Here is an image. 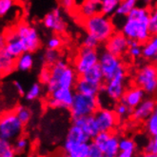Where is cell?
Wrapping results in <instances>:
<instances>
[{"label":"cell","instance_id":"obj_1","mask_svg":"<svg viewBox=\"0 0 157 157\" xmlns=\"http://www.w3.org/2000/svg\"><path fill=\"white\" fill-rule=\"evenodd\" d=\"M150 13V7L136 6L128 15L125 17L121 32L127 36L128 39L145 44L151 38V33L149 29Z\"/></svg>","mask_w":157,"mask_h":157},{"label":"cell","instance_id":"obj_2","mask_svg":"<svg viewBox=\"0 0 157 157\" xmlns=\"http://www.w3.org/2000/svg\"><path fill=\"white\" fill-rule=\"evenodd\" d=\"M80 23L87 33L94 35L100 43H105L116 32L113 19L102 13L82 19Z\"/></svg>","mask_w":157,"mask_h":157},{"label":"cell","instance_id":"obj_3","mask_svg":"<svg viewBox=\"0 0 157 157\" xmlns=\"http://www.w3.org/2000/svg\"><path fill=\"white\" fill-rule=\"evenodd\" d=\"M50 67L52 76L49 83L46 85L49 94L59 87L71 89L75 88L78 75L75 70L70 67L67 62L59 59Z\"/></svg>","mask_w":157,"mask_h":157},{"label":"cell","instance_id":"obj_4","mask_svg":"<svg viewBox=\"0 0 157 157\" xmlns=\"http://www.w3.org/2000/svg\"><path fill=\"white\" fill-rule=\"evenodd\" d=\"M100 108L101 104L98 96L86 95L75 91L69 109L71 118H75L94 114Z\"/></svg>","mask_w":157,"mask_h":157},{"label":"cell","instance_id":"obj_5","mask_svg":"<svg viewBox=\"0 0 157 157\" xmlns=\"http://www.w3.org/2000/svg\"><path fill=\"white\" fill-rule=\"evenodd\" d=\"M134 85L142 88L146 94H154L157 91V64L147 63L135 72Z\"/></svg>","mask_w":157,"mask_h":157},{"label":"cell","instance_id":"obj_6","mask_svg":"<svg viewBox=\"0 0 157 157\" xmlns=\"http://www.w3.org/2000/svg\"><path fill=\"white\" fill-rule=\"evenodd\" d=\"M24 126L15 114L14 110L2 113L0 115V138L11 142L16 140L21 136Z\"/></svg>","mask_w":157,"mask_h":157},{"label":"cell","instance_id":"obj_7","mask_svg":"<svg viewBox=\"0 0 157 157\" xmlns=\"http://www.w3.org/2000/svg\"><path fill=\"white\" fill-rule=\"evenodd\" d=\"M122 57L116 56V55L107 52L106 50L99 54V66L102 70L104 75L105 81L113 78L119 73L127 71L126 66L121 59Z\"/></svg>","mask_w":157,"mask_h":157},{"label":"cell","instance_id":"obj_8","mask_svg":"<svg viewBox=\"0 0 157 157\" xmlns=\"http://www.w3.org/2000/svg\"><path fill=\"white\" fill-rule=\"evenodd\" d=\"M99 62V53L94 49L82 47L76 53L73 61V69L78 76L83 75Z\"/></svg>","mask_w":157,"mask_h":157},{"label":"cell","instance_id":"obj_9","mask_svg":"<svg viewBox=\"0 0 157 157\" xmlns=\"http://www.w3.org/2000/svg\"><path fill=\"white\" fill-rule=\"evenodd\" d=\"M15 33L22 41L26 52H34L39 49L41 42L38 33L34 27L27 23H21L16 27Z\"/></svg>","mask_w":157,"mask_h":157},{"label":"cell","instance_id":"obj_10","mask_svg":"<svg viewBox=\"0 0 157 157\" xmlns=\"http://www.w3.org/2000/svg\"><path fill=\"white\" fill-rule=\"evenodd\" d=\"M119 137L113 132H99V133L91 139L106 157H115L119 154Z\"/></svg>","mask_w":157,"mask_h":157},{"label":"cell","instance_id":"obj_11","mask_svg":"<svg viewBox=\"0 0 157 157\" xmlns=\"http://www.w3.org/2000/svg\"><path fill=\"white\" fill-rule=\"evenodd\" d=\"M127 78V71L121 72L115 75L113 78L104 82L102 94H104L109 100L116 103L121 100L124 92L127 89L125 82Z\"/></svg>","mask_w":157,"mask_h":157},{"label":"cell","instance_id":"obj_12","mask_svg":"<svg viewBox=\"0 0 157 157\" xmlns=\"http://www.w3.org/2000/svg\"><path fill=\"white\" fill-rule=\"evenodd\" d=\"M75 92L71 88L59 87L49 94L47 105L52 109H70Z\"/></svg>","mask_w":157,"mask_h":157},{"label":"cell","instance_id":"obj_13","mask_svg":"<svg viewBox=\"0 0 157 157\" xmlns=\"http://www.w3.org/2000/svg\"><path fill=\"white\" fill-rule=\"evenodd\" d=\"M94 116L100 132H113L120 122V118L114 112V109L100 108L94 113Z\"/></svg>","mask_w":157,"mask_h":157},{"label":"cell","instance_id":"obj_14","mask_svg":"<svg viewBox=\"0 0 157 157\" xmlns=\"http://www.w3.org/2000/svg\"><path fill=\"white\" fill-rule=\"evenodd\" d=\"M130 39L122 32H114L105 42V50L116 56L123 57L127 54Z\"/></svg>","mask_w":157,"mask_h":157},{"label":"cell","instance_id":"obj_15","mask_svg":"<svg viewBox=\"0 0 157 157\" xmlns=\"http://www.w3.org/2000/svg\"><path fill=\"white\" fill-rule=\"evenodd\" d=\"M44 26L56 33H63L67 30V24L63 19L62 12L59 8H55L45 15L43 19Z\"/></svg>","mask_w":157,"mask_h":157},{"label":"cell","instance_id":"obj_16","mask_svg":"<svg viewBox=\"0 0 157 157\" xmlns=\"http://www.w3.org/2000/svg\"><path fill=\"white\" fill-rule=\"evenodd\" d=\"M155 105H156V101L154 99L145 98L139 105L132 109L131 119L136 123L146 121L154 113Z\"/></svg>","mask_w":157,"mask_h":157},{"label":"cell","instance_id":"obj_17","mask_svg":"<svg viewBox=\"0 0 157 157\" xmlns=\"http://www.w3.org/2000/svg\"><path fill=\"white\" fill-rule=\"evenodd\" d=\"M99 13H101V0H82L81 3L77 5L75 13L81 21Z\"/></svg>","mask_w":157,"mask_h":157},{"label":"cell","instance_id":"obj_18","mask_svg":"<svg viewBox=\"0 0 157 157\" xmlns=\"http://www.w3.org/2000/svg\"><path fill=\"white\" fill-rule=\"evenodd\" d=\"M145 95H146L145 90L142 88L134 85L132 87L126 89L120 101H122L128 107H130L131 109H133L145 99Z\"/></svg>","mask_w":157,"mask_h":157},{"label":"cell","instance_id":"obj_19","mask_svg":"<svg viewBox=\"0 0 157 157\" xmlns=\"http://www.w3.org/2000/svg\"><path fill=\"white\" fill-rule=\"evenodd\" d=\"M72 124L81 127L83 128V131L89 135L90 139L95 137L100 132L94 114L72 118Z\"/></svg>","mask_w":157,"mask_h":157},{"label":"cell","instance_id":"obj_20","mask_svg":"<svg viewBox=\"0 0 157 157\" xmlns=\"http://www.w3.org/2000/svg\"><path fill=\"white\" fill-rule=\"evenodd\" d=\"M103 87H104V84L103 85L95 84V83H92V82L86 80L84 77L78 76L76 83L75 85V90L82 94L98 96L100 94V92L102 91Z\"/></svg>","mask_w":157,"mask_h":157},{"label":"cell","instance_id":"obj_21","mask_svg":"<svg viewBox=\"0 0 157 157\" xmlns=\"http://www.w3.org/2000/svg\"><path fill=\"white\" fill-rule=\"evenodd\" d=\"M90 142L85 143H71L65 141L63 145V151L69 157H89Z\"/></svg>","mask_w":157,"mask_h":157},{"label":"cell","instance_id":"obj_22","mask_svg":"<svg viewBox=\"0 0 157 157\" xmlns=\"http://www.w3.org/2000/svg\"><path fill=\"white\" fill-rule=\"evenodd\" d=\"M6 38H7V45L5 49L14 58H17L18 56H20L23 52H26L24 45L22 41L20 40V38L17 36L15 31L7 34Z\"/></svg>","mask_w":157,"mask_h":157},{"label":"cell","instance_id":"obj_23","mask_svg":"<svg viewBox=\"0 0 157 157\" xmlns=\"http://www.w3.org/2000/svg\"><path fill=\"white\" fill-rule=\"evenodd\" d=\"M16 58L9 53L6 49L0 50V75H8L15 70Z\"/></svg>","mask_w":157,"mask_h":157},{"label":"cell","instance_id":"obj_24","mask_svg":"<svg viewBox=\"0 0 157 157\" xmlns=\"http://www.w3.org/2000/svg\"><path fill=\"white\" fill-rule=\"evenodd\" d=\"M68 142L71 143H85V142H90L91 139L89 137V135L83 131V128L77 125L71 124V128H69L66 140Z\"/></svg>","mask_w":157,"mask_h":157},{"label":"cell","instance_id":"obj_25","mask_svg":"<svg viewBox=\"0 0 157 157\" xmlns=\"http://www.w3.org/2000/svg\"><path fill=\"white\" fill-rule=\"evenodd\" d=\"M33 52H25L20 56H18L15 61V67L20 71H29L33 66Z\"/></svg>","mask_w":157,"mask_h":157},{"label":"cell","instance_id":"obj_26","mask_svg":"<svg viewBox=\"0 0 157 157\" xmlns=\"http://www.w3.org/2000/svg\"><path fill=\"white\" fill-rule=\"evenodd\" d=\"M136 150V145L131 138H122L119 140V157H132Z\"/></svg>","mask_w":157,"mask_h":157},{"label":"cell","instance_id":"obj_27","mask_svg":"<svg viewBox=\"0 0 157 157\" xmlns=\"http://www.w3.org/2000/svg\"><path fill=\"white\" fill-rule=\"evenodd\" d=\"M81 76L84 77L86 80L90 82L95 83V84H99V85H103L105 82L104 75L99 66V64H97L94 67H92L90 70H89L86 73H84V75Z\"/></svg>","mask_w":157,"mask_h":157},{"label":"cell","instance_id":"obj_28","mask_svg":"<svg viewBox=\"0 0 157 157\" xmlns=\"http://www.w3.org/2000/svg\"><path fill=\"white\" fill-rule=\"evenodd\" d=\"M155 54H157V34L151 35V38L143 44L142 57L147 60H151Z\"/></svg>","mask_w":157,"mask_h":157},{"label":"cell","instance_id":"obj_29","mask_svg":"<svg viewBox=\"0 0 157 157\" xmlns=\"http://www.w3.org/2000/svg\"><path fill=\"white\" fill-rule=\"evenodd\" d=\"M137 3L138 0H122L114 14L120 17H126L137 6Z\"/></svg>","mask_w":157,"mask_h":157},{"label":"cell","instance_id":"obj_30","mask_svg":"<svg viewBox=\"0 0 157 157\" xmlns=\"http://www.w3.org/2000/svg\"><path fill=\"white\" fill-rule=\"evenodd\" d=\"M122 0H101V13L105 15H113Z\"/></svg>","mask_w":157,"mask_h":157},{"label":"cell","instance_id":"obj_31","mask_svg":"<svg viewBox=\"0 0 157 157\" xmlns=\"http://www.w3.org/2000/svg\"><path fill=\"white\" fill-rule=\"evenodd\" d=\"M142 52H143V44L137 42L135 40H130L128 49L127 52L128 57L132 58V60L140 58L142 57Z\"/></svg>","mask_w":157,"mask_h":157},{"label":"cell","instance_id":"obj_32","mask_svg":"<svg viewBox=\"0 0 157 157\" xmlns=\"http://www.w3.org/2000/svg\"><path fill=\"white\" fill-rule=\"evenodd\" d=\"M13 110H14L15 114L17 115V117L19 118V120L24 125H27L31 121L32 116H33V113H32L30 108L20 105V106H17Z\"/></svg>","mask_w":157,"mask_h":157},{"label":"cell","instance_id":"obj_33","mask_svg":"<svg viewBox=\"0 0 157 157\" xmlns=\"http://www.w3.org/2000/svg\"><path fill=\"white\" fill-rule=\"evenodd\" d=\"M16 151L11 141L0 138V157H13Z\"/></svg>","mask_w":157,"mask_h":157},{"label":"cell","instance_id":"obj_34","mask_svg":"<svg viewBox=\"0 0 157 157\" xmlns=\"http://www.w3.org/2000/svg\"><path fill=\"white\" fill-rule=\"evenodd\" d=\"M114 112L116 113V114L118 115V117L120 119H123V118H127V117H131L132 109L128 107L125 103L122 102V101H118V102L115 103Z\"/></svg>","mask_w":157,"mask_h":157},{"label":"cell","instance_id":"obj_35","mask_svg":"<svg viewBox=\"0 0 157 157\" xmlns=\"http://www.w3.org/2000/svg\"><path fill=\"white\" fill-rule=\"evenodd\" d=\"M145 128L147 132L151 136L157 135V113H153L145 121Z\"/></svg>","mask_w":157,"mask_h":157},{"label":"cell","instance_id":"obj_36","mask_svg":"<svg viewBox=\"0 0 157 157\" xmlns=\"http://www.w3.org/2000/svg\"><path fill=\"white\" fill-rule=\"evenodd\" d=\"M59 60V52L57 50L48 49L45 51L43 55V61L47 66H52Z\"/></svg>","mask_w":157,"mask_h":157},{"label":"cell","instance_id":"obj_37","mask_svg":"<svg viewBox=\"0 0 157 157\" xmlns=\"http://www.w3.org/2000/svg\"><path fill=\"white\" fill-rule=\"evenodd\" d=\"M41 92H42L41 85L39 83H34L29 89V90L25 94V98L27 101H33L41 95Z\"/></svg>","mask_w":157,"mask_h":157},{"label":"cell","instance_id":"obj_38","mask_svg":"<svg viewBox=\"0 0 157 157\" xmlns=\"http://www.w3.org/2000/svg\"><path fill=\"white\" fill-rule=\"evenodd\" d=\"M144 153L150 157H157V135L151 136L144 149Z\"/></svg>","mask_w":157,"mask_h":157},{"label":"cell","instance_id":"obj_39","mask_svg":"<svg viewBox=\"0 0 157 157\" xmlns=\"http://www.w3.org/2000/svg\"><path fill=\"white\" fill-rule=\"evenodd\" d=\"M16 0H0V18L5 17L15 6Z\"/></svg>","mask_w":157,"mask_h":157},{"label":"cell","instance_id":"obj_40","mask_svg":"<svg viewBox=\"0 0 157 157\" xmlns=\"http://www.w3.org/2000/svg\"><path fill=\"white\" fill-rule=\"evenodd\" d=\"M149 29L151 35L157 34V4L151 8Z\"/></svg>","mask_w":157,"mask_h":157},{"label":"cell","instance_id":"obj_41","mask_svg":"<svg viewBox=\"0 0 157 157\" xmlns=\"http://www.w3.org/2000/svg\"><path fill=\"white\" fill-rule=\"evenodd\" d=\"M99 44H100V42L94 37V35L87 33L86 36L84 37V39H83V41H82V47L96 50V48L99 46Z\"/></svg>","mask_w":157,"mask_h":157},{"label":"cell","instance_id":"obj_42","mask_svg":"<svg viewBox=\"0 0 157 157\" xmlns=\"http://www.w3.org/2000/svg\"><path fill=\"white\" fill-rule=\"evenodd\" d=\"M28 147H29V141H28L26 137H23V136L18 137L13 144V147H14L16 153L24 152L27 150Z\"/></svg>","mask_w":157,"mask_h":157},{"label":"cell","instance_id":"obj_43","mask_svg":"<svg viewBox=\"0 0 157 157\" xmlns=\"http://www.w3.org/2000/svg\"><path fill=\"white\" fill-rule=\"evenodd\" d=\"M60 6L68 13H75L77 8V2L76 0H59Z\"/></svg>","mask_w":157,"mask_h":157},{"label":"cell","instance_id":"obj_44","mask_svg":"<svg viewBox=\"0 0 157 157\" xmlns=\"http://www.w3.org/2000/svg\"><path fill=\"white\" fill-rule=\"evenodd\" d=\"M52 76L51 72V67L50 66H45L41 69L39 72V82L43 85H47Z\"/></svg>","mask_w":157,"mask_h":157},{"label":"cell","instance_id":"obj_45","mask_svg":"<svg viewBox=\"0 0 157 157\" xmlns=\"http://www.w3.org/2000/svg\"><path fill=\"white\" fill-rule=\"evenodd\" d=\"M62 39L59 36H52V37L48 40L47 42V48L52 49V50H58L61 48L62 46Z\"/></svg>","mask_w":157,"mask_h":157},{"label":"cell","instance_id":"obj_46","mask_svg":"<svg viewBox=\"0 0 157 157\" xmlns=\"http://www.w3.org/2000/svg\"><path fill=\"white\" fill-rule=\"evenodd\" d=\"M102 156H104V154L103 151L100 150V147L92 141H90V149H89V157H102Z\"/></svg>","mask_w":157,"mask_h":157},{"label":"cell","instance_id":"obj_47","mask_svg":"<svg viewBox=\"0 0 157 157\" xmlns=\"http://www.w3.org/2000/svg\"><path fill=\"white\" fill-rule=\"evenodd\" d=\"M13 86H14V89L15 90L17 91V94L21 95V96H25V90L23 88V85H21V83L20 82H18V81H14L13 82Z\"/></svg>","mask_w":157,"mask_h":157},{"label":"cell","instance_id":"obj_48","mask_svg":"<svg viewBox=\"0 0 157 157\" xmlns=\"http://www.w3.org/2000/svg\"><path fill=\"white\" fill-rule=\"evenodd\" d=\"M6 45H7V38H6V35L0 34V50H1V49H5Z\"/></svg>","mask_w":157,"mask_h":157},{"label":"cell","instance_id":"obj_49","mask_svg":"<svg viewBox=\"0 0 157 157\" xmlns=\"http://www.w3.org/2000/svg\"><path fill=\"white\" fill-rule=\"evenodd\" d=\"M151 61L152 63H155V64H157V54H155V55H154L153 58H152Z\"/></svg>","mask_w":157,"mask_h":157},{"label":"cell","instance_id":"obj_50","mask_svg":"<svg viewBox=\"0 0 157 157\" xmlns=\"http://www.w3.org/2000/svg\"><path fill=\"white\" fill-rule=\"evenodd\" d=\"M143 1H144V2H145L146 4H150V3H151V1H153V0H143Z\"/></svg>","mask_w":157,"mask_h":157},{"label":"cell","instance_id":"obj_51","mask_svg":"<svg viewBox=\"0 0 157 157\" xmlns=\"http://www.w3.org/2000/svg\"><path fill=\"white\" fill-rule=\"evenodd\" d=\"M154 113H157V101H156V105H155V109H154Z\"/></svg>","mask_w":157,"mask_h":157},{"label":"cell","instance_id":"obj_52","mask_svg":"<svg viewBox=\"0 0 157 157\" xmlns=\"http://www.w3.org/2000/svg\"><path fill=\"white\" fill-rule=\"evenodd\" d=\"M16 1H25V0H16Z\"/></svg>","mask_w":157,"mask_h":157}]
</instances>
